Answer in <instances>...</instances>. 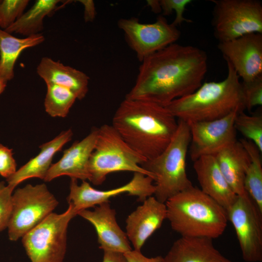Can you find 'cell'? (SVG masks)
I'll list each match as a JSON object with an SVG mask.
<instances>
[{
	"label": "cell",
	"mask_w": 262,
	"mask_h": 262,
	"mask_svg": "<svg viewBox=\"0 0 262 262\" xmlns=\"http://www.w3.org/2000/svg\"><path fill=\"white\" fill-rule=\"evenodd\" d=\"M134 86L125 98L166 106L189 95L202 84L208 68L205 51L173 43L144 59Z\"/></svg>",
	"instance_id": "obj_1"
},
{
	"label": "cell",
	"mask_w": 262,
	"mask_h": 262,
	"mask_svg": "<svg viewBox=\"0 0 262 262\" xmlns=\"http://www.w3.org/2000/svg\"><path fill=\"white\" fill-rule=\"evenodd\" d=\"M112 125L147 161L167 147L177 131L178 121L165 106L125 98L116 109Z\"/></svg>",
	"instance_id": "obj_2"
},
{
	"label": "cell",
	"mask_w": 262,
	"mask_h": 262,
	"mask_svg": "<svg viewBox=\"0 0 262 262\" xmlns=\"http://www.w3.org/2000/svg\"><path fill=\"white\" fill-rule=\"evenodd\" d=\"M165 204L166 219L181 237L213 240L226 229V209L193 185L169 198Z\"/></svg>",
	"instance_id": "obj_3"
},
{
	"label": "cell",
	"mask_w": 262,
	"mask_h": 262,
	"mask_svg": "<svg viewBox=\"0 0 262 262\" xmlns=\"http://www.w3.org/2000/svg\"><path fill=\"white\" fill-rule=\"evenodd\" d=\"M223 81L205 82L195 92L177 98L166 107L179 120L186 122L222 118L236 110L245 109L241 82L231 64Z\"/></svg>",
	"instance_id": "obj_4"
},
{
	"label": "cell",
	"mask_w": 262,
	"mask_h": 262,
	"mask_svg": "<svg viewBox=\"0 0 262 262\" xmlns=\"http://www.w3.org/2000/svg\"><path fill=\"white\" fill-rule=\"evenodd\" d=\"M191 140L187 122L179 120L177 131L165 149L141 166L154 177V197L165 203L170 197L193 186L186 172V156Z\"/></svg>",
	"instance_id": "obj_5"
},
{
	"label": "cell",
	"mask_w": 262,
	"mask_h": 262,
	"mask_svg": "<svg viewBox=\"0 0 262 262\" xmlns=\"http://www.w3.org/2000/svg\"><path fill=\"white\" fill-rule=\"evenodd\" d=\"M147 160L135 152L124 140L112 125L98 128L96 143L88 163L89 180L99 185L108 175L119 171L141 173L153 175L141 165Z\"/></svg>",
	"instance_id": "obj_6"
},
{
	"label": "cell",
	"mask_w": 262,
	"mask_h": 262,
	"mask_svg": "<svg viewBox=\"0 0 262 262\" xmlns=\"http://www.w3.org/2000/svg\"><path fill=\"white\" fill-rule=\"evenodd\" d=\"M77 215L69 204L63 213H52L22 237L31 262H62L66 252V232L70 220Z\"/></svg>",
	"instance_id": "obj_7"
},
{
	"label": "cell",
	"mask_w": 262,
	"mask_h": 262,
	"mask_svg": "<svg viewBox=\"0 0 262 262\" xmlns=\"http://www.w3.org/2000/svg\"><path fill=\"white\" fill-rule=\"evenodd\" d=\"M58 204L44 183L29 184L17 189L12 194L7 227L10 240L16 241L22 238L52 213Z\"/></svg>",
	"instance_id": "obj_8"
},
{
	"label": "cell",
	"mask_w": 262,
	"mask_h": 262,
	"mask_svg": "<svg viewBox=\"0 0 262 262\" xmlns=\"http://www.w3.org/2000/svg\"><path fill=\"white\" fill-rule=\"evenodd\" d=\"M212 25L219 43L262 33V4L258 0H212Z\"/></svg>",
	"instance_id": "obj_9"
},
{
	"label": "cell",
	"mask_w": 262,
	"mask_h": 262,
	"mask_svg": "<svg viewBox=\"0 0 262 262\" xmlns=\"http://www.w3.org/2000/svg\"><path fill=\"white\" fill-rule=\"evenodd\" d=\"M118 27L124 33L125 38L140 62L150 55L176 43L180 36L177 27L169 23L162 15L155 22L145 24L138 18H121Z\"/></svg>",
	"instance_id": "obj_10"
},
{
	"label": "cell",
	"mask_w": 262,
	"mask_h": 262,
	"mask_svg": "<svg viewBox=\"0 0 262 262\" xmlns=\"http://www.w3.org/2000/svg\"><path fill=\"white\" fill-rule=\"evenodd\" d=\"M235 230L243 260L262 261V213L248 195L237 196L227 210Z\"/></svg>",
	"instance_id": "obj_11"
},
{
	"label": "cell",
	"mask_w": 262,
	"mask_h": 262,
	"mask_svg": "<svg viewBox=\"0 0 262 262\" xmlns=\"http://www.w3.org/2000/svg\"><path fill=\"white\" fill-rule=\"evenodd\" d=\"M153 179L141 173H133L131 180L127 183L110 190H98L92 187L86 180L79 185L77 180L71 179L70 192L67 199L69 205L78 212L103 203L121 194L136 196L144 201L154 195L155 190Z\"/></svg>",
	"instance_id": "obj_12"
},
{
	"label": "cell",
	"mask_w": 262,
	"mask_h": 262,
	"mask_svg": "<svg viewBox=\"0 0 262 262\" xmlns=\"http://www.w3.org/2000/svg\"><path fill=\"white\" fill-rule=\"evenodd\" d=\"M240 112L236 110L216 120L187 122L191 134L189 152L193 161L202 156L214 155L237 141L234 120Z\"/></svg>",
	"instance_id": "obj_13"
},
{
	"label": "cell",
	"mask_w": 262,
	"mask_h": 262,
	"mask_svg": "<svg viewBox=\"0 0 262 262\" xmlns=\"http://www.w3.org/2000/svg\"><path fill=\"white\" fill-rule=\"evenodd\" d=\"M218 49L244 82L262 75V33H248L219 43Z\"/></svg>",
	"instance_id": "obj_14"
},
{
	"label": "cell",
	"mask_w": 262,
	"mask_h": 262,
	"mask_svg": "<svg viewBox=\"0 0 262 262\" xmlns=\"http://www.w3.org/2000/svg\"><path fill=\"white\" fill-rule=\"evenodd\" d=\"M89 221L97 232L100 248L103 251L125 253L132 250L126 233L118 225L115 211L109 202L98 205L94 210H81L77 213Z\"/></svg>",
	"instance_id": "obj_15"
},
{
	"label": "cell",
	"mask_w": 262,
	"mask_h": 262,
	"mask_svg": "<svg viewBox=\"0 0 262 262\" xmlns=\"http://www.w3.org/2000/svg\"><path fill=\"white\" fill-rule=\"evenodd\" d=\"M98 128H94L82 140L75 142L65 149L61 158L51 164L44 179L50 181L62 176L86 180L89 179L88 163L97 141Z\"/></svg>",
	"instance_id": "obj_16"
},
{
	"label": "cell",
	"mask_w": 262,
	"mask_h": 262,
	"mask_svg": "<svg viewBox=\"0 0 262 262\" xmlns=\"http://www.w3.org/2000/svg\"><path fill=\"white\" fill-rule=\"evenodd\" d=\"M166 219L164 203L154 196L146 199L131 213L126 220V234L134 250L140 251L146 241Z\"/></svg>",
	"instance_id": "obj_17"
},
{
	"label": "cell",
	"mask_w": 262,
	"mask_h": 262,
	"mask_svg": "<svg viewBox=\"0 0 262 262\" xmlns=\"http://www.w3.org/2000/svg\"><path fill=\"white\" fill-rule=\"evenodd\" d=\"M193 167L201 190L226 210L237 196L223 175L214 155H204L194 161Z\"/></svg>",
	"instance_id": "obj_18"
},
{
	"label": "cell",
	"mask_w": 262,
	"mask_h": 262,
	"mask_svg": "<svg viewBox=\"0 0 262 262\" xmlns=\"http://www.w3.org/2000/svg\"><path fill=\"white\" fill-rule=\"evenodd\" d=\"M73 135L71 129L63 131L51 140L43 144L39 153L6 179L7 185L14 189L20 183L29 179L44 180L51 165L54 155L70 141Z\"/></svg>",
	"instance_id": "obj_19"
},
{
	"label": "cell",
	"mask_w": 262,
	"mask_h": 262,
	"mask_svg": "<svg viewBox=\"0 0 262 262\" xmlns=\"http://www.w3.org/2000/svg\"><path fill=\"white\" fill-rule=\"evenodd\" d=\"M164 259V262H232L214 246L213 239L181 236Z\"/></svg>",
	"instance_id": "obj_20"
},
{
	"label": "cell",
	"mask_w": 262,
	"mask_h": 262,
	"mask_svg": "<svg viewBox=\"0 0 262 262\" xmlns=\"http://www.w3.org/2000/svg\"><path fill=\"white\" fill-rule=\"evenodd\" d=\"M36 72L46 84L66 87L74 93L78 99L84 98L88 91L89 78L86 74L48 57L41 59Z\"/></svg>",
	"instance_id": "obj_21"
},
{
	"label": "cell",
	"mask_w": 262,
	"mask_h": 262,
	"mask_svg": "<svg viewBox=\"0 0 262 262\" xmlns=\"http://www.w3.org/2000/svg\"><path fill=\"white\" fill-rule=\"evenodd\" d=\"M214 156L225 179L236 195H247L244 181L250 158L241 142L236 141Z\"/></svg>",
	"instance_id": "obj_22"
},
{
	"label": "cell",
	"mask_w": 262,
	"mask_h": 262,
	"mask_svg": "<svg viewBox=\"0 0 262 262\" xmlns=\"http://www.w3.org/2000/svg\"><path fill=\"white\" fill-rule=\"evenodd\" d=\"M44 41L41 33L20 38L0 28V78L7 82L11 80L14 77L15 63L21 52Z\"/></svg>",
	"instance_id": "obj_23"
},
{
	"label": "cell",
	"mask_w": 262,
	"mask_h": 262,
	"mask_svg": "<svg viewBox=\"0 0 262 262\" xmlns=\"http://www.w3.org/2000/svg\"><path fill=\"white\" fill-rule=\"evenodd\" d=\"M59 0H37L33 6L5 31L26 37L40 33L43 29V20L56 9Z\"/></svg>",
	"instance_id": "obj_24"
},
{
	"label": "cell",
	"mask_w": 262,
	"mask_h": 262,
	"mask_svg": "<svg viewBox=\"0 0 262 262\" xmlns=\"http://www.w3.org/2000/svg\"><path fill=\"white\" fill-rule=\"evenodd\" d=\"M250 158V163L245 173V190L259 210L262 213V164L260 151L250 141L239 140Z\"/></svg>",
	"instance_id": "obj_25"
},
{
	"label": "cell",
	"mask_w": 262,
	"mask_h": 262,
	"mask_svg": "<svg viewBox=\"0 0 262 262\" xmlns=\"http://www.w3.org/2000/svg\"><path fill=\"white\" fill-rule=\"evenodd\" d=\"M47 90L44 100L46 112L51 117H65L77 99L69 89L54 84H46Z\"/></svg>",
	"instance_id": "obj_26"
},
{
	"label": "cell",
	"mask_w": 262,
	"mask_h": 262,
	"mask_svg": "<svg viewBox=\"0 0 262 262\" xmlns=\"http://www.w3.org/2000/svg\"><path fill=\"white\" fill-rule=\"evenodd\" d=\"M234 128L251 141L262 152V116L249 115L244 111L238 113L234 120Z\"/></svg>",
	"instance_id": "obj_27"
},
{
	"label": "cell",
	"mask_w": 262,
	"mask_h": 262,
	"mask_svg": "<svg viewBox=\"0 0 262 262\" xmlns=\"http://www.w3.org/2000/svg\"><path fill=\"white\" fill-rule=\"evenodd\" d=\"M28 0H2L0 3V28L5 30L24 13Z\"/></svg>",
	"instance_id": "obj_28"
},
{
	"label": "cell",
	"mask_w": 262,
	"mask_h": 262,
	"mask_svg": "<svg viewBox=\"0 0 262 262\" xmlns=\"http://www.w3.org/2000/svg\"><path fill=\"white\" fill-rule=\"evenodd\" d=\"M245 109L262 105V75L249 82H241Z\"/></svg>",
	"instance_id": "obj_29"
},
{
	"label": "cell",
	"mask_w": 262,
	"mask_h": 262,
	"mask_svg": "<svg viewBox=\"0 0 262 262\" xmlns=\"http://www.w3.org/2000/svg\"><path fill=\"white\" fill-rule=\"evenodd\" d=\"M14 189L0 181V232L7 228L12 211V197Z\"/></svg>",
	"instance_id": "obj_30"
},
{
	"label": "cell",
	"mask_w": 262,
	"mask_h": 262,
	"mask_svg": "<svg viewBox=\"0 0 262 262\" xmlns=\"http://www.w3.org/2000/svg\"><path fill=\"white\" fill-rule=\"evenodd\" d=\"M162 16H168L172 13L173 10L176 15L175 19L171 23L175 27L180 25L183 22H191L190 19H186L183 16L186 6L191 3V0H159Z\"/></svg>",
	"instance_id": "obj_31"
},
{
	"label": "cell",
	"mask_w": 262,
	"mask_h": 262,
	"mask_svg": "<svg viewBox=\"0 0 262 262\" xmlns=\"http://www.w3.org/2000/svg\"><path fill=\"white\" fill-rule=\"evenodd\" d=\"M16 170V164L12 149L0 144V175L6 179Z\"/></svg>",
	"instance_id": "obj_32"
},
{
	"label": "cell",
	"mask_w": 262,
	"mask_h": 262,
	"mask_svg": "<svg viewBox=\"0 0 262 262\" xmlns=\"http://www.w3.org/2000/svg\"><path fill=\"white\" fill-rule=\"evenodd\" d=\"M127 262H164V257L157 256L149 258L142 254L141 251L132 249L124 253Z\"/></svg>",
	"instance_id": "obj_33"
},
{
	"label": "cell",
	"mask_w": 262,
	"mask_h": 262,
	"mask_svg": "<svg viewBox=\"0 0 262 262\" xmlns=\"http://www.w3.org/2000/svg\"><path fill=\"white\" fill-rule=\"evenodd\" d=\"M78 1L83 5L85 21H93L96 15V8L93 1L91 0H80Z\"/></svg>",
	"instance_id": "obj_34"
},
{
	"label": "cell",
	"mask_w": 262,
	"mask_h": 262,
	"mask_svg": "<svg viewBox=\"0 0 262 262\" xmlns=\"http://www.w3.org/2000/svg\"><path fill=\"white\" fill-rule=\"evenodd\" d=\"M102 262H127L123 253L111 251H103Z\"/></svg>",
	"instance_id": "obj_35"
},
{
	"label": "cell",
	"mask_w": 262,
	"mask_h": 262,
	"mask_svg": "<svg viewBox=\"0 0 262 262\" xmlns=\"http://www.w3.org/2000/svg\"><path fill=\"white\" fill-rule=\"evenodd\" d=\"M147 2L153 12L159 13L162 11L159 0H147Z\"/></svg>",
	"instance_id": "obj_36"
},
{
	"label": "cell",
	"mask_w": 262,
	"mask_h": 262,
	"mask_svg": "<svg viewBox=\"0 0 262 262\" xmlns=\"http://www.w3.org/2000/svg\"><path fill=\"white\" fill-rule=\"evenodd\" d=\"M7 82L0 78V94L4 91L7 85Z\"/></svg>",
	"instance_id": "obj_37"
},
{
	"label": "cell",
	"mask_w": 262,
	"mask_h": 262,
	"mask_svg": "<svg viewBox=\"0 0 262 262\" xmlns=\"http://www.w3.org/2000/svg\"><path fill=\"white\" fill-rule=\"evenodd\" d=\"M1 0H0V3L1 2Z\"/></svg>",
	"instance_id": "obj_38"
}]
</instances>
